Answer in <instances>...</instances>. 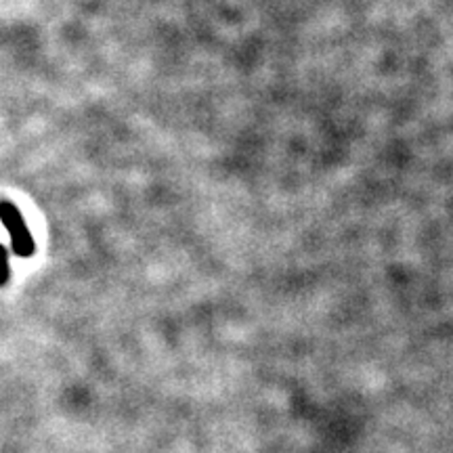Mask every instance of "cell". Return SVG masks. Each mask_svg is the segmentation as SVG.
<instances>
[{"mask_svg": "<svg viewBox=\"0 0 453 453\" xmlns=\"http://www.w3.org/2000/svg\"><path fill=\"white\" fill-rule=\"evenodd\" d=\"M9 277V254L7 248L0 244V286H3Z\"/></svg>", "mask_w": 453, "mask_h": 453, "instance_id": "7a4b0ae2", "label": "cell"}, {"mask_svg": "<svg viewBox=\"0 0 453 453\" xmlns=\"http://www.w3.org/2000/svg\"><path fill=\"white\" fill-rule=\"evenodd\" d=\"M0 222L7 226L15 254H19V256L34 254L36 244H34V240L27 231V226H25L17 206H13L11 202H0Z\"/></svg>", "mask_w": 453, "mask_h": 453, "instance_id": "6da1fadb", "label": "cell"}]
</instances>
